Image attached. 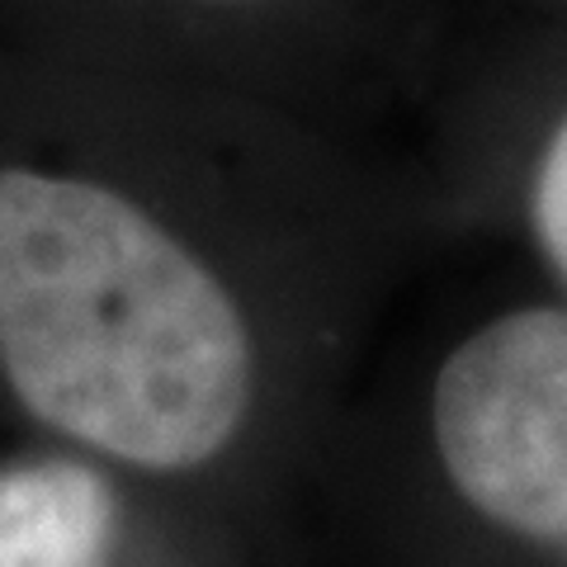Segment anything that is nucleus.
<instances>
[{"instance_id":"obj_1","label":"nucleus","mask_w":567,"mask_h":567,"mask_svg":"<svg viewBox=\"0 0 567 567\" xmlns=\"http://www.w3.org/2000/svg\"><path fill=\"white\" fill-rule=\"evenodd\" d=\"M0 369L39 421L199 468L251 406V331L194 246L100 175L0 162Z\"/></svg>"},{"instance_id":"obj_4","label":"nucleus","mask_w":567,"mask_h":567,"mask_svg":"<svg viewBox=\"0 0 567 567\" xmlns=\"http://www.w3.org/2000/svg\"><path fill=\"white\" fill-rule=\"evenodd\" d=\"M189 10V14H256V10H279L293 0H0V10L20 14L29 24L43 29H100L114 14H147V10Z\"/></svg>"},{"instance_id":"obj_5","label":"nucleus","mask_w":567,"mask_h":567,"mask_svg":"<svg viewBox=\"0 0 567 567\" xmlns=\"http://www.w3.org/2000/svg\"><path fill=\"white\" fill-rule=\"evenodd\" d=\"M529 218H535V237L554 270L567 279V118L558 133L548 137L535 171V194H529Z\"/></svg>"},{"instance_id":"obj_2","label":"nucleus","mask_w":567,"mask_h":567,"mask_svg":"<svg viewBox=\"0 0 567 567\" xmlns=\"http://www.w3.org/2000/svg\"><path fill=\"white\" fill-rule=\"evenodd\" d=\"M435 450L487 520L567 548V308L506 312L450 354Z\"/></svg>"},{"instance_id":"obj_3","label":"nucleus","mask_w":567,"mask_h":567,"mask_svg":"<svg viewBox=\"0 0 567 567\" xmlns=\"http://www.w3.org/2000/svg\"><path fill=\"white\" fill-rule=\"evenodd\" d=\"M114 496L81 464H24L0 473V567H100Z\"/></svg>"}]
</instances>
